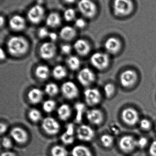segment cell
Returning a JSON list of instances; mask_svg holds the SVG:
<instances>
[{"label":"cell","instance_id":"obj_1","mask_svg":"<svg viewBox=\"0 0 156 156\" xmlns=\"http://www.w3.org/2000/svg\"><path fill=\"white\" fill-rule=\"evenodd\" d=\"M29 49V42L26 38L21 36L12 37L7 43V51L14 57H21L25 55Z\"/></svg>","mask_w":156,"mask_h":156},{"label":"cell","instance_id":"obj_2","mask_svg":"<svg viewBox=\"0 0 156 156\" xmlns=\"http://www.w3.org/2000/svg\"><path fill=\"white\" fill-rule=\"evenodd\" d=\"M77 10L81 16L88 20L95 19L99 13V6L94 0H79Z\"/></svg>","mask_w":156,"mask_h":156},{"label":"cell","instance_id":"obj_3","mask_svg":"<svg viewBox=\"0 0 156 156\" xmlns=\"http://www.w3.org/2000/svg\"><path fill=\"white\" fill-rule=\"evenodd\" d=\"M111 6L114 15L118 18L128 16L134 9L132 0H112Z\"/></svg>","mask_w":156,"mask_h":156},{"label":"cell","instance_id":"obj_4","mask_svg":"<svg viewBox=\"0 0 156 156\" xmlns=\"http://www.w3.org/2000/svg\"><path fill=\"white\" fill-rule=\"evenodd\" d=\"M47 14L44 5L37 3L29 9L27 13V17L28 21L32 24H38L44 21Z\"/></svg>","mask_w":156,"mask_h":156},{"label":"cell","instance_id":"obj_5","mask_svg":"<svg viewBox=\"0 0 156 156\" xmlns=\"http://www.w3.org/2000/svg\"><path fill=\"white\" fill-rule=\"evenodd\" d=\"M90 62L94 68L99 70H103L107 68L110 64V58L106 54L102 52H96L91 56Z\"/></svg>","mask_w":156,"mask_h":156},{"label":"cell","instance_id":"obj_6","mask_svg":"<svg viewBox=\"0 0 156 156\" xmlns=\"http://www.w3.org/2000/svg\"><path fill=\"white\" fill-rule=\"evenodd\" d=\"M118 147L120 150L125 154L133 153L137 149L136 138L130 135L123 136L118 142Z\"/></svg>","mask_w":156,"mask_h":156},{"label":"cell","instance_id":"obj_7","mask_svg":"<svg viewBox=\"0 0 156 156\" xmlns=\"http://www.w3.org/2000/svg\"><path fill=\"white\" fill-rule=\"evenodd\" d=\"M41 126L44 133L49 136L58 134L61 128L58 121L51 116L45 117L42 120Z\"/></svg>","mask_w":156,"mask_h":156},{"label":"cell","instance_id":"obj_8","mask_svg":"<svg viewBox=\"0 0 156 156\" xmlns=\"http://www.w3.org/2000/svg\"><path fill=\"white\" fill-rule=\"evenodd\" d=\"M121 117L123 122L128 126H134L139 122L138 112L131 107L124 109L121 114Z\"/></svg>","mask_w":156,"mask_h":156},{"label":"cell","instance_id":"obj_9","mask_svg":"<svg viewBox=\"0 0 156 156\" xmlns=\"http://www.w3.org/2000/svg\"><path fill=\"white\" fill-rule=\"evenodd\" d=\"M60 90L64 97L68 100L76 99L80 93L78 86L71 81L64 82L61 85Z\"/></svg>","mask_w":156,"mask_h":156},{"label":"cell","instance_id":"obj_10","mask_svg":"<svg viewBox=\"0 0 156 156\" xmlns=\"http://www.w3.org/2000/svg\"><path fill=\"white\" fill-rule=\"evenodd\" d=\"M77 138L83 142H91L94 138L95 132L92 127L86 124H82L76 130Z\"/></svg>","mask_w":156,"mask_h":156},{"label":"cell","instance_id":"obj_11","mask_svg":"<svg viewBox=\"0 0 156 156\" xmlns=\"http://www.w3.org/2000/svg\"><path fill=\"white\" fill-rule=\"evenodd\" d=\"M96 79L94 72L88 68H83L80 70L77 75V80L80 84L84 87L92 84Z\"/></svg>","mask_w":156,"mask_h":156},{"label":"cell","instance_id":"obj_12","mask_svg":"<svg viewBox=\"0 0 156 156\" xmlns=\"http://www.w3.org/2000/svg\"><path fill=\"white\" fill-rule=\"evenodd\" d=\"M83 95L84 101L89 106H95L100 103L101 100V94L96 88H87L84 90Z\"/></svg>","mask_w":156,"mask_h":156},{"label":"cell","instance_id":"obj_13","mask_svg":"<svg viewBox=\"0 0 156 156\" xmlns=\"http://www.w3.org/2000/svg\"><path fill=\"white\" fill-rule=\"evenodd\" d=\"M57 50V48L55 43L51 41L45 42L39 48V55L44 60H50L56 55Z\"/></svg>","mask_w":156,"mask_h":156},{"label":"cell","instance_id":"obj_14","mask_svg":"<svg viewBox=\"0 0 156 156\" xmlns=\"http://www.w3.org/2000/svg\"><path fill=\"white\" fill-rule=\"evenodd\" d=\"M63 21L62 14L57 11H52L47 14L44 22L49 29H55L61 27Z\"/></svg>","mask_w":156,"mask_h":156},{"label":"cell","instance_id":"obj_15","mask_svg":"<svg viewBox=\"0 0 156 156\" xmlns=\"http://www.w3.org/2000/svg\"><path fill=\"white\" fill-rule=\"evenodd\" d=\"M120 83L125 88H129L133 86L137 80V76L135 71L127 69L122 72L120 76Z\"/></svg>","mask_w":156,"mask_h":156},{"label":"cell","instance_id":"obj_16","mask_svg":"<svg viewBox=\"0 0 156 156\" xmlns=\"http://www.w3.org/2000/svg\"><path fill=\"white\" fill-rule=\"evenodd\" d=\"M104 48L107 53L112 55L117 54L122 48V43L118 37L114 36L107 38L104 42Z\"/></svg>","mask_w":156,"mask_h":156},{"label":"cell","instance_id":"obj_17","mask_svg":"<svg viewBox=\"0 0 156 156\" xmlns=\"http://www.w3.org/2000/svg\"><path fill=\"white\" fill-rule=\"evenodd\" d=\"M77 31L74 26L66 25L61 27L58 35L59 37L63 41L69 42L76 38L77 35Z\"/></svg>","mask_w":156,"mask_h":156},{"label":"cell","instance_id":"obj_18","mask_svg":"<svg viewBox=\"0 0 156 156\" xmlns=\"http://www.w3.org/2000/svg\"><path fill=\"white\" fill-rule=\"evenodd\" d=\"M86 117L87 121L94 126H99L104 121V115L102 112L98 109H91L86 111Z\"/></svg>","mask_w":156,"mask_h":156},{"label":"cell","instance_id":"obj_19","mask_svg":"<svg viewBox=\"0 0 156 156\" xmlns=\"http://www.w3.org/2000/svg\"><path fill=\"white\" fill-rule=\"evenodd\" d=\"M73 47L78 55L81 56L88 55L90 52V45L89 42L84 38L76 39L73 44Z\"/></svg>","mask_w":156,"mask_h":156},{"label":"cell","instance_id":"obj_20","mask_svg":"<svg viewBox=\"0 0 156 156\" xmlns=\"http://www.w3.org/2000/svg\"><path fill=\"white\" fill-rule=\"evenodd\" d=\"M9 25L11 29L15 32H21L26 27V20L19 15L13 16L9 20Z\"/></svg>","mask_w":156,"mask_h":156},{"label":"cell","instance_id":"obj_21","mask_svg":"<svg viewBox=\"0 0 156 156\" xmlns=\"http://www.w3.org/2000/svg\"><path fill=\"white\" fill-rule=\"evenodd\" d=\"M10 135L12 139L18 144H25L28 139L27 132L20 127H15L11 130Z\"/></svg>","mask_w":156,"mask_h":156},{"label":"cell","instance_id":"obj_22","mask_svg":"<svg viewBox=\"0 0 156 156\" xmlns=\"http://www.w3.org/2000/svg\"><path fill=\"white\" fill-rule=\"evenodd\" d=\"M76 133L74 126L72 124H69L67 126L66 131L60 136L61 142L66 145L72 144L75 142Z\"/></svg>","mask_w":156,"mask_h":156},{"label":"cell","instance_id":"obj_23","mask_svg":"<svg viewBox=\"0 0 156 156\" xmlns=\"http://www.w3.org/2000/svg\"><path fill=\"white\" fill-rule=\"evenodd\" d=\"M44 92L41 89L34 88L28 92L27 97L31 103L37 104L42 101L44 98Z\"/></svg>","mask_w":156,"mask_h":156},{"label":"cell","instance_id":"obj_24","mask_svg":"<svg viewBox=\"0 0 156 156\" xmlns=\"http://www.w3.org/2000/svg\"><path fill=\"white\" fill-rule=\"evenodd\" d=\"M72 111L70 105L63 104L58 108L57 111L58 116L62 121L68 120L72 115Z\"/></svg>","mask_w":156,"mask_h":156},{"label":"cell","instance_id":"obj_25","mask_svg":"<svg viewBox=\"0 0 156 156\" xmlns=\"http://www.w3.org/2000/svg\"><path fill=\"white\" fill-rule=\"evenodd\" d=\"M77 10L74 7L69 6L65 9L62 14L63 20L66 23H74L77 18Z\"/></svg>","mask_w":156,"mask_h":156},{"label":"cell","instance_id":"obj_26","mask_svg":"<svg viewBox=\"0 0 156 156\" xmlns=\"http://www.w3.org/2000/svg\"><path fill=\"white\" fill-rule=\"evenodd\" d=\"M71 154L72 156H94L91 150L83 145L74 146L71 150Z\"/></svg>","mask_w":156,"mask_h":156},{"label":"cell","instance_id":"obj_27","mask_svg":"<svg viewBox=\"0 0 156 156\" xmlns=\"http://www.w3.org/2000/svg\"><path fill=\"white\" fill-rule=\"evenodd\" d=\"M50 74L49 67L46 65H39L35 70V75L37 79L41 80H47Z\"/></svg>","mask_w":156,"mask_h":156},{"label":"cell","instance_id":"obj_28","mask_svg":"<svg viewBox=\"0 0 156 156\" xmlns=\"http://www.w3.org/2000/svg\"><path fill=\"white\" fill-rule=\"evenodd\" d=\"M52 74L56 80H63L67 76V70L64 66L58 65L53 69Z\"/></svg>","mask_w":156,"mask_h":156},{"label":"cell","instance_id":"obj_29","mask_svg":"<svg viewBox=\"0 0 156 156\" xmlns=\"http://www.w3.org/2000/svg\"><path fill=\"white\" fill-rule=\"evenodd\" d=\"M67 66L70 70H78L81 66V61L79 58L75 55H70L66 60Z\"/></svg>","mask_w":156,"mask_h":156},{"label":"cell","instance_id":"obj_30","mask_svg":"<svg viewBox=\"0 0 156 156\" xmlns=\"http://www.w3.org/2000/svg\"><path fill=\"white\" fill-rule=\"evenodd\" d=\"M50 154L51 156H68L69 152L64 146L55 145L51 147Z\"/></svg>","mask_w":156,"mask_h":156},{"label":"cell","instance_id":"obj_31","mask_svg":"<svg viewBox=\"0 0 156 156\" xmlns=\"http://www.w3.org/2000/svg\"><path fill=\"white\" fill-rule=\"evenodd\" d=\"M59 92V87L58 85L55 83H49L45 86V93L50 97L56 96L58 94Z\"/></svg>","mask_w":156,"mask_h":156},{"label":"cell","instance_id":"obj_32","mask_svg":"<svg viewBox=\"0 0 156 156\" xmlns=\"http://www.w3.org/2000/svg\"><path fill=\"white\" fill-rule=\"evenodd\" d=\"M100 142L105 148H109L113 145L114 137L111 134H104L100 137Z\"/></svg>","mask_w":156,"mask_h":156},{"label":"cell","instance_id":"obj_33","mask_svg":"<svg viewBox=\"0 0 156 156\" xmlns=\"http://www.w3.org/2000/svg\"><path fill=\"white\" fill-rule=\"evenodd\" d=\"M88 21L83 16H78L73 23V26L77 30H84L88 27Z\"/></svg>","mask_w":156,"mask_h":156},{"label":"cell","instance_id":"obj_34","mask_svg":"<svg viewBox=\"0 0 156 156\" xmlns=\"http://www.w3.org/2000/svg\"><path fill=\"white\" fill-rule=\"evenodd\" d=\"M43 110L47 113H50L55 110L56 108V103L54 100L48 99L46 100L42 105Z\"/></svg>","mask_w":156,"mask_h":156},{"label":"cell","instance_id":"obj_35","mask_svg":"<svg viewBox=\"0 0 156 156\" xmlns=\"http://www.w3.org/2000/svg\"><path fill=\"white\" fill-rule=\"evenodd\" d=\"M28 117L33 122L37 123L42 120V114L39 110L32 109L28 112Z\"/></svg>","mask_w":156,"mask_h":156},{"label":"cell","instance_id":"obj_36","mask_svg":"<svg viewBox=\"0 0 156 156\" xmlns=\"http://www.w3.org/2000/svg\"><path fill=\"white\" fill-rule=\"evenodd\" d=\"M150 142L147 137L145 136H141L136 138V145L137 149L144 150L148 148Z\"/></svg>","mask_w":156,"mask_h":156},{"label":"cell","instance_id":"obj_37","mask_svg":"<svg viewBox=\"0 0 156 156\" xmlns=\"http://www.w3.org/2000/svg\"><path fill=\"white\" fill-rule=\"evenodd\" d=\"M115 91L114 84L111 83H106L104 86V92L107 98H111L113 96Z\"/></svg>","mask_w":156,"mask_h":156},{"label":"cell","instance_id":"obj_38","mask_svg":"<svg viewBox=\"0 0 156 156\" xmlns=\"http://www.w3.org/2000/svg\"><path fill=\"white\" fill-rule=\"evenodd\" d=\"M50 32L49 28L46 26L41 27L38 28V30H37V35H38V37L41 39L48 38Z\"/></svg>","mask_w":156,"mask_h":156},{"label":"cell","instance_id":"obj_39","mask_svg":"<svg viewBox=\"0 0 156 156\" xmlns=\"http://www.w3.org/2000/svg\"><path fill=\"white\" fill-rule=\"evenodd\" d=\"M139 126L141 130L144 131H149L152 127V123L147 119H143L139 121Z\"/></svg>","mask_w":156,"mask_h":156},{"label":"cell","instance_id":"obj_40","mask_svg":"<svg viewBox=\"0 0 156 156\" xmlns=\"http://www.w3.org/2000/svg\"><path fill=\"white\" fill-rule=\"evenodd\" d=\"M109 131H110L111 134L112 135H118L121 132L119 126L115 123H113L111 124L109 126Z\"/></svg>","mask_w":156,"mask_h":156},{"label":"cell","instance_id":"obj_41","mask_svg":"<svg viewBox=\"0 0 156 156\" xmlns=\"http://www.w3.org/2000/svg\"><path fill=\"white\" fill-rule=\"evenodd\" d=\"M73 47L68 44H63L60 47V50L62 54L65 55H69L71 53Z\"/></svg>","mask_w":156,"mask_h":156},{"label":"cell","instance_id":"obj_42","mask_svg":"<svg viewBox=\"0 0 156 156\" xmlns=\"http://www.w3.org/2000/svg\"><path fill=\"white\" fill-rule=\"evenodd\" d=\"M147 150L149 156H156V140L150 142Z\"/></svg>","mask_w":156,"mask_h":156},{"label":"cell","instance_id":"obj_43","mask_svg":"<svg viewBox=\"0 0 156 156\" xmlns=\"http://www.w3.org/2000/svg\"><path fill=\"white\" fill-rule=\"evenodd\" d=\"M2 146L6 149H9L12 146V140L7 136H5L2 139Z\"/></svg>","mask_w":156,"mask_h":156},{"label":"cell","instance_id":"obj_44","mask_svg":"<svg viewBox=\"0 0 156 156\" xmlns=\"http://www.w3.org/2000/svg\"><path fill=\"white\" fill-rule=\"evenodd\" d=\"M59 37L58 34H57L55 32H51L50 31L48 38H49V40H50L49 41L55 43L58 39Z\"/></svg>","mask_w":156,"mask_h":156},{"label":"cell","instance_id":"obj_45","mask_svg":"<svg viewBox=\"0 0 156 156\" xmlns=\"http://www.w3.org/2000/svg\"><path fill=\"white\" fill-rule=\"evenodd\" d=\"M8 129V126L6 124L0 122V135H2L6 133Z\"/></svg>","mask_w":156,"mask_h":156},{"label":"cell","instance_id":"obj_46","mask_svg":"<svg viewBox=\"0 0 156 156\" xmlns=\"http://www.w3.org/2000/svg\"><path fill=\"white\" fill-rule=\"evenodd\" d=\"M7 53L4 48L0 47V61H3L6 59Z\"/></svg>","mask_w":156,"mask_h":156},{"label":"cell","instance_id":"obj_47","mask_svg":"<svg viewBox=\"0 0 156 156\" xmlns=\"http://www.w3.org/2000/svg\"><path fill=\"white\" fill-rule=\"evenodd\" d=\"M62 1L64 3L67 5H69V6H70V5H73L75 4H76L79 0H62Z\"/></svg>","mask_w":156,"mask_h":156},{"label":"cell","instance_id":"obj_48","mask_svg":"<svg viewBox=\"0 0 156 156\" xmlns=\"http://www.w3.org/2000/svg\"><path fill=\"white\" fill-rule=\"evenodd\" d=\"M0 156H16L15 154L10 151H5L3 152L0 155Z\"/></svg>","mask_w":156,"mask_h":156},{"label":"cell","instance_id":"obj_49","mask_svg":"<svg viewBox=\"0 0 156 156\" xmlns=\"http://www.w3.org/2000/svg\"><path fill=\"white\" fill-rule=\"evenodd\" d=\"M5 20L4 17L0 15V28L2 27L5 24Z\"/></svg>","mask_w":156,"mask_h":156},{"label":"cell","instance_id":"obj_50","mask_svg":"<svg viewBox=\"0 0 156 156\" xmlns=\"http://www.w3.org/2000/svg\"><path fill=\"white\" fill-rule=\"evenodd\" d=\"M155 132H156V126H155Z\"/></svg>","mask_w":156,"mask_h":156}]
</instances>
